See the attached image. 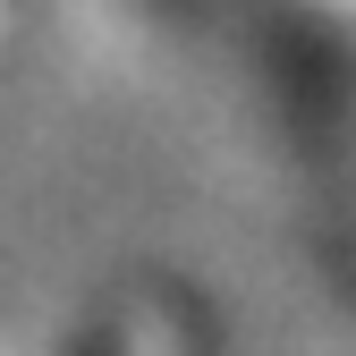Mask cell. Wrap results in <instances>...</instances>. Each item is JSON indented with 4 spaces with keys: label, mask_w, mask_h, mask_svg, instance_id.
<instances>
[{
    "label": "cell",
    "mask_w": 356,
    "mask_h": 356,
    "mask_svg": "<svg viewBox=\"0 0 356 356\" xmlns=\"http://www.w3.org/2000/svg\"><path fill=\"white\" fill-rule=\"evenodd\" d=\"M17 17H26V0H0V51L17 42Z\"/></svg>",
    "instance_id": "cell-2"
},
{
    "label": "cell",
    "mask_w": 356,
    "mask_h": 356,
    "mask_svg": "<svg viewBox=\"0 0 356 356\" xmlns=\"http://www.w3.org/2000/svg\"><path fill=\"white\" fill-rule=\"evenodd\" d=\"M314 9H331V17H356V0H314Z\"/></svg>",
    "instance_id": "cell-3"
},
{
    "label": "cell",
    "mask_w": 356,
    "mask_h": 356,
    "mask_svg": "<svg viewBox=\"0 0 356 356\" xmlns=\"http://www.w3.org/2000/svg\"><path fill=\"white\" fill-rule=\"evenodd\" d=\"M68 356H220V323L187 280H127Z\"/></svg>",
    "instance_id": "cell-1"
}]
</instances>
